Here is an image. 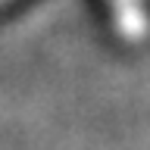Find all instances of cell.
<instances>
[{
  "label": "cell",
  "instance_id": "6da1fadb",
  "mask_svg": "<svg viewBox=\"0 0 150 150\" xmlns=\"http://www.w3.org/2000/svg\"><path fill=\"white\" fill-rule=\"evenodd\" d=\"M112 19H116V31L125 41H141L147 31V16H144V3L141 0H110Z\"/></svg>",
  "mask_w": 150,
  "mask_h": 150
}]
</instances>
